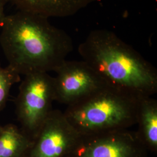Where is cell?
Returning <instances> with one entry per match:
<instances>
[{
  "instance_id": "cell-10",
  "label": "cell",
  "mask_w": 157,
  "mask_h": 157,
  "mask_svg": "<svg viewBox=\"0 0 157 157\" xmlns=\"http://www.w3.org/2000/svg\"><path fill=\"white\" fill-rule=\"evenodd\" d=\"M32 143L16 125L8 124L0 132V157H25Z\"/></svg>"
},
{
  "instance_id": "cell-13",
  "label": "cell",
  "mask_w": 157,
  "mask_h": 157,
  "mask_svg": "<svg viewBox=\"0 0 157 157\" xmlns=\"http://www.w3.org/2000/svg\"><path fill=\"white\" fill-rule=\"evenodd\" d=\"M2 126H1V125H0V132H1V130H2Z\"/></svg>"
},
{
  "instance_id": "cell-4",
  "label": "cell",
  "mask_w": 157,
  "mask_h": 157,
  "mask_svg": "<svg viewBox=\"0 0 157 157\" xmlns=\"http://www.w3.org/2000/svg\"><path fill=\"white\" fill-rule=\"evenodd\" d=\"M54 101V78L48 73L25 76L15 100V111L20 129L32 141L52 111Z\"/></svg>"
},
{
  "instance_id": "cell-5",
  "label": "cell",
  "mask_w": 157,
  "mask_h": 157,
  "mask_svg": "<svg viewBox=\"0 0 157 157\" xmlns=\"http://www.w3.org/2000/svg\"><path fill=\"white\" fill-rule=\"evenodd\" d=\"M135 132L116 130L79 135L63 157H148Z\"/></svg>"
},
{
  "instance_id": "cell-7",
  "label": "cell",
  "mask_w": 157,
  "mask_h": 157,
  "mask_svg": "<svg viewBox=\"0 0 157 157\" xmlns=\"http://www.w3.org/2000/svg\"><path fill=\"white\" fill-rule=\"evenodd\" d=\"M63 112H51L25 157H63L78 138Z\"/></svg>"
},
{
  "instance_id": "cell-11",
  "label": "cell",
  "mask_w": 157,
  "mask_h": 157,
  "mask_svg": "<svg viewBox=\"0 0 157 157\" xmlns=\"http://www.w3.org/2000/svg\"><path fill=\"white\" fill-rule=\"evenodd\" d=\"M21 80V75L11 67L0 65V112L4 108L12 86Z\"/></svg>"
},
{
  "instance_id": "cell-9",
  "label": "cell",
  "mask_w": 157,
  "mask_h": 157,
  "mask_svg": "<svg viewBox=\"0 0 157 157\" xmlns=\"http://www.w3.org/2000/svg\"><path fill=\"white\" fill-rule=\"evenodd\" d=\"M135 133L148 152L157 154V101L152 97L141 98L139 101Z\"/></svg>"
},
{
  "instance_id": "cell-8",
  "label": "cell",
  "mask_w": 157,
  "mask_h": 157,
  "mask_svg": "<svg viewBox=\"0 0 157 157\" xmlns=\"http://www.w3.org/2000/svg\"><path fill=\"white\" fill-rule=\"evenodd\" d=\"M97 0H6L19 11L47 18L63 17L77 13Z\"/></svg>"
},
{
  "instance_id": "cell-1",
  "label": "cell",
  "mask_w": 157,
  "mask_h": 157,
  "mask_svg": "<svg viewBox=\"0 0 157 157\" xmlns=\"http://www.w3.org/2000/svg\"><path fill=\"white\" fill-rule=\"evenodd\" d=\"M0 47L8 66L19 75L54 72L73 50V41L48 18L19 11L6 15Z\"/></svg>"
},
{
  "instance_id": "cell-12",
  "label": "cell",
  "mask_w": 157,
  "mask_h": 157,
  "mask_svg": "<svg viewBox=\"0 0 157 157\" xmlns=\"http://www.w3.org/2000/svg\"><path fill=\"white\" fill-rule=\"evenodd\" d=\"M6 3V0H0V28L3 25L6 17L5 13V6Z\"/></svg>"
},
{
  "instance_id": "cell-2",
  "label": "cell",
  "mask_w": 157,
  "mask_h": 157,
  "mask_svg": "<svg viewBox=\"0 0 157 157\" xmlns=\"http://www.w3.org/2000/svg\"><path fill=\"white\" fill-rule=\"evenodd\" d=\"M78 52L108 86L140 98L157 93V69L113 32L91 31Z\"/></svg>"
},
{
  "instance_id": "cell-3",
  "label": "cell",
  "mask_w": 157,
  "mask_h": 157,
  "mask_svg": "<svg viewBox=\"0 0 157 157\" xmlns=\"http://www.w3.org/2000/svg\"><path fill=\"white\" fill-rule=\"evenodd\" d=\"M141 98L108 86L63 113L78 135L128 130L136 124Z\"/></svg>"
},
{
  "instance_id": "cell-6",
  "label": "cell",
  "mask_w": 157,
  "mask_h": 157,
  "mask_svg": "<svg viewBox=\"0 0 157 157\" xmlns=\"http://www.w3.org/2000/svg\"><path fill=\"white\" fill-rule=\"evenodd\" d=\"M54 72L55 101L67 107L108 86L103 78L83 60H66Z\"/></svg>"
}]
</instances>
